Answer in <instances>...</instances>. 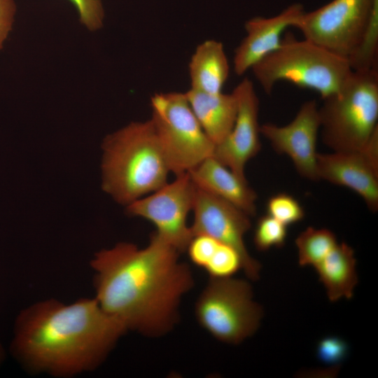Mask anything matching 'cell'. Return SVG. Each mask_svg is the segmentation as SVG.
<instances>
[{
  "mask_svg": "<svg viewBox=\"0 0 378 378\" xmlns=\"http://www.w3.org/2000/svg\"><path fill=\"white\" fill-rule=\"evenodd\" d=\"M16 10L15 0H0V50L13 29Z\"/></svg>",
  "mask_w": 378,
  "mask_h": 378,
  "instance_id": "obj_26",
  "label": "cell"
},
{
  "mask_svg": "<svg viewBox=\"0 0 378 378\" xmlns=\"http://www.w3.org/2000/svg\"><path fill=\"white\" fill-rule=\"evenodd\" d=\"M188 173L197 188L230 202L250 217L256 214L258 196L247 180L240 178L213 156Z\"/></svg>",
  "mask_w": 378,
  "mask_h": 378,
  "instance_id": "obj_15",
  "label": "cell"
},
{
  "mask_svg": "<svg viewBox=\"0 0 378 378\" xmlns=\"http://www.w3.org/2000/svg\"><path fill=\"white\" fill-rule=\"evenodd\" d=\"M317 175L318 180L354 190L371 211H377L378 165L363 151L318 153Z\"/></svg>",
  "mask_w": 378,
  "mask_h": 378,
  "instance_id": "obj_14",
  "label": "cell"
},
{
  "mask_svg": "<svg viewBox=\"0 0 378 378\" xmlns=\"http://www.w3.org/2000/svg\"><path fill=\"white\" fill-rule=\"evenodd\" d=\"M102 148V189L118 203L127 206L167 183L170 170L150 119L108 134Z\"/></svg>",
  "mask_w": 378,
  "mask_h": 378,
  "instance_id": "obj_3",
  "label": "cell"
},
{
  "mask_svg": "<svg viewBox=\"0 0 378 378\" xmlns=\"http://www.w3.org/2000/svg\"><path fill=\"white\" fill-rule=\"evenodd\" d=\"M378 0H332L304 12L294 27L307 39L347 59L360 46Z\"/></svg>",
  "mask_w": 378,
  "mask_h": 378,
  "instance_id": "obj_8",
  "label": "cell"
},
{
  "mask_svg": "<svg viewBox=\"0 0 378 378\" xmlns=\"http://www.w3.org/2000/svg\"><path fill=\"white\" fill-rule=\"evenodd\" d=\"M353 248L345 243L337 244L314 267L331 302L351 299L358 284Z\"/></svg>",
  "mask_w": 378,
  "mask_h": 378,
  "instance_id": "obj_18",
  "label": "cell"
},
{
  "mask_svg": "<svg viewBox=\"0 0 378 378\" xmlns=\"http://www.w3.org/2000/svg\"><path fill=\"white\" fill-rule=\"evenodd\" d=\"M337 244L336 237L330 230L307 227L295 239L299 265L314 267Z\"/></svg>",
  "mask_w": 378,
  "mask_h": 378,
  "instance_id": "obj_19",
  "label": "cell"
},
{
  "mask_svg": "<svg viewBox=\"0 0 378 378\" xmlns=\"http://www.w3.org/2000/svg\"><path fill=\"white\" fill-rule=\"evenodd\" d=\"M4 358H5V351L0 342V365L3 363Z\"/></svg>",
  "mask_w": 378,
  "mask_h": 378,
  "instance_id": "obj_27",
  "label": "cell"
},
{
  "mask_svg": "<svg viewBox=\"0 0 378 378\" xmlns=\"http://www.w3.org/2000/svg\"><path fill=\"white\" fill-rule=\"evenodd\" d=\"M219 244L211 237L197 234L192 237L186 251L193 264L204 270Z\"/></svg>",
  "mask_w": 378,
  "mask_h": 378,
  "instance_id": "obj_24",
  "label": "cell"
},
{
  "mask_svg": "<svg viewBox=\"0 0 378 378\" xmlns=\"http://www.w3.org/2000/svg\"><path fill=\"white\" fill-rule=\"evenodd\" d=\"M318 106L315 100L304 102L288 124L260 125L262 134L279 154L286 155L303 178L318 181L316 143L320 130Z\"/></svg>",
  "mask_w": 378,
  "mask_h": 378,
  "instance_id": "obj_11",
  "label": "cell"
},
{
  "mask_svg": "<svg viewBox=\"0 0 378 378\" xmlns=\"http://www.w3.org/2000/svg\"><path fill=\"white\" fill-rule=\"evenodd\" d=\"M346 353V343L337 337H324L317 346L319 359L328 364H337L345 357Z\"/></svg>",
  "mask_w": 378,
  "mask_h": 378,
  "instance_id": "obj_25",
  "label": "cell"
},
{
  "mask_svg": "<svg viewBox=\"0 0 378 378\" xmlns=\"http://www.w3.org/2000/svg\"><path fill=\"white\" fill-rule=\"evenodd\" d=\"M304 12L303 6L295 3L274 16H256L247 20L244 24L246 36L234 50V72L238 76L244 74L277 50L282 43L284 31L290 27H294Z\"/></svg>",
  "mask_w": 378,
  "mask_h": 378,
  "instance_id": "obj_13",
  "label": "cell"
},
{
  "mask_svg": "<svg viewBox=\"0 0 378 378\" xmlns=\"http://www.w3.org/2000/svg\"><path fill=\"white\" fill-rule=\"evenodd\" d=\"M318 107L322 141L332 151H362L378 131V69L353 70Z\"/></svg>",
  "mask_w": 378,
  "mask_h": 378,
  "instance_id": "obj_5",
  "label": "cell"
},
{
  "mask_svg": "<svg viewBox=\"0 0 378 378\" xmlns=\"http://www.w3.org/2000/svg\"><path fill=\"white\" fill-rule=\"evenodd\" d=\"M287 226L267 214L257 221L253 234V243L260 251L272 247L280 248L286 242Z\"/></svg>",
  "mask_w": 378,
  "mask_h": 378,
  "instance_id": "obj_20",
  "label": "cell"
},
{
  "mask_svg": "<svg viewBox=\"0 0 378 378\" xmlns=\"http://www.w3.org/2000/svg\"><path fill=\"white\" fill-rule=\"evenodd\" d=\"M251 70L267 94L278 82L287 81L316 91L322 99L338 92L353 71L347 59L290 33Z\"/></svg>",
  "mask_w": 378,
  "mask_h": 378,
  "instance_id": "obj_4",
  "label": "cell"
},
{
  "mask_svg": "<svg viewBox=\"0 0 378 378\" xmlns=\"http://www.w3.org/2000/svg\"><path fill=\"white\" fill-rule=\"evenodd\" d=\"M176 176L151 195L126 206V212L151 222L156 228L154 232L181 253L193 237L187 217L192 209L196 187L188 172Z\"/></svg>",
  "mask_w": 378,
  "mask_h": 378,
  "instance_id": "obj_9",
  "label": "cell"
},
{
  "mask_svg": "<svg viewBox=\"0 0 378 378\" xmlns=\"http://www.w3.org/2000/svg\"><path fill=\"white\" fill-rule=\"evenodd\" d=\"M242 269V260L232 247L220 242L204 270L212 278L232 276Z\"/></svg>",
  "mask_w": 378,
  "mask_h": 378,
  "instance_id": "obj_22",
  "label": "cell"
},
{
  "mask_svg": "<svg viewBox=\"0 0 378 378\" xmlns=\"http://www.w3.org/2000/svg\"><path fill=\"white\" fill-rule=\"evenodd\" d=\"M127 332L95 298L38 301L17 316L11 354L27 370L71 377L97 369Z\"/></svg>",
  "mask_w": 378,
  "mask_h": 378,
  "instance_id": "obj_2",
  "label": "cell"
},
{
  "mask_svg": "<svg viewBox=\"0 0 378 378\" xmlns=\"http://www.w3.org/2000/svg\"><path fill=\"white\" fill-rule=\"evenodd\" d=\"M190 89L208 92H222L230 65L221 42L204 41L195 49L189 62Z\"/></svg>",
  "mask_w": 378,
  "mask_h": 378,
  "instance_id": "obj_17",
  "label": "cell"
},
{
  "mask_svg": "<svg viewBox=\"0 0 378 378\" xmlns=\"http://www.w3.org/2000/svg\"><path fill=\"white\" fill-rule=\"evenodd\" d=\"M267 214L288 226L301 221L305 215L300 203L292 195L280 192L267 201Z\"/></svg>",
  "mask_w": 378,
  "mask_h": 378,
  "instance_id": "obj_21",
  "label": "cell"
},
{
  "mask_svg": "<svg viewBox=\"0 0 378 378\" xmlns=\"http://www.w3.org/2000/svg\"><path fill=\"white\" fill-rule=\"evenodd\" d=\"M237 101L233 127L226 138L215 146L213 157L240 178L246 179L245 167L260 150L259 98L253 83L244 78L232 91Z\"/></svg>",
  "mask_w": 378,
  "mask_h": 378,
  "instance_id": "obj_12",
  "label": "cell"
},
{
  "mask_svg": "<svg viewBox=\"0 0 378 378\" xmlns=\"http://www.w3.org/2000/svg\"><path fill=\"white\" fill-rule=\"evenodd\" d=\"M150 107V120L171 172L186 173L213 155L215 144L200 125L185 92L155 93Z\"/></svg>",
  "mask_w": 378,
  "mask_h": 378,
  "instance_id": "obj_7",
  "label": "cell"
},
{
  "mask_svg": "<svg viewBox=\"0 0 378 378\" xmlns=\"http://www.w3.org/2000/svg\"><path fill=\"white\" fill-rule=\"evenodd\" d=\"M180 253L155 232L139 248L120 242L97 252L90 261L95 299L127 330L162 337L179 319L183 297L194 286L190 267Z\"/></svg>",
  "mask_w": 378,
  "mask_h": 378,
  "instance_id": "obj_1",
  "label": "cell"
},
{
  "mask_svg": "<svg viewBox=\"0 0 378 378\" xmlns=\"http://www.w3.org/2000/svg\"><path fill=\"white\" fill-rule=\"evenodd\" d=\"M76 8L81 24L90 31L104 25V9L102 0H69Z\"/></svg>",
  "mask_w": 378,
  "mask_h": 378,
  "instance_id": "obj_23",
  "label": "cell"
},
{
  "mask_svg": "<svg viewBox=\"0 0 378 378\" xmlns=\"http://www.w3.org/2000/svg\"><path fill=\"white\" fill-rule=\"evenodd\" d=\"M188 103L202 128L216 145L232 130L237 113L233 93H208L190 89L185 92Z\"/></svg>",
  "mask_w": 378,
  "mask_h": 378,
  "instance_id": "obj_16",
  "label": "cell"
},
{
  "mask_svg": "<svg viewBox=\"0 0 378 378\" xmlns=\"http://www.w3.org/2000/svg\"><path fill=\"white\" fill-rule=\"evenodd\" d=\"M190 226L192 236L204 234L234 248L242 260V270L253 281L259 279L260 263L249 254L244 241L251 228L250 216L230 202L196 186Z\"/></svg>",
  "mask_w": 378,
  "mask_h": 378,
  "instance_id": "obj_10",
  "label": "cell"
},
{
  "mask_svg": "<svg viewBox=\"0 0 378 378\" xmlns=\"http://www.w3.org/2000/svg\"><path fill=\"white\" fill-rule=\"evenodd\" d=\"M248 281L210 277L195 304L199 324L216 340L237 344L253 335L262 316Z\"/></svg>",
  "mask_w": 378,
  "mask_h": 378,
  "instance_id": "obj_6",
  "label": "cell"
}]
</instances>
